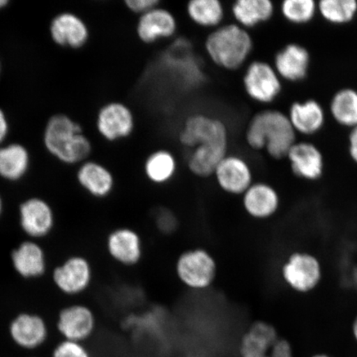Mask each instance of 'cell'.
Segmentation results:
<instances>
[{
	"mask_svg": "<svg viewBox=\"0 0 357 357\" xmlns=\"http://www.w3.org/2000/svg\"><path fill=\"white\" fill-rule=\"evenodd\" d=\"M43 142L49 153L67 165L82 164L92 153L91 142L80 125L65 114L48 120Z\"/></svg>",
	"mask_w": 357,
	"mask_h": 357,
	"instance_id": "2",
	"label": "cell"
},
{
	"mask_svg": "<svg viewBox=\"0 0 357 357\" xmlns=\"http://www.w3.org/2000/svg\"><path fill=\"white\" fill-rule=\"evenodd\" d=\"M351 284L357 291V265L352 268L351 272Z\"/></svg>",
	"mask_w": 357,
	"mask_h": 357,
	"instance_id": "37",
	"label": "cell"
},
{
	"mask_svg": "<svg viewBox=\"0 0 357 357\" xmlns=\"http://www.w3.org/2000/svg\"><path fill=\"white\" fill-rule=\"evenodd\" d=\"M186 13L195 25L212 31L222 25L225 19V8L220 0H190Z\"/></svg>",
	"mask_w": 357,
	"mask_h": 357,
	"instance_id": "27",
	"label": "cell"
},
{
	"mask_svg": "<svg viewBox=\"0 0 357 357\" xmlns=\"http://www.w3.org/2000/svg\"><path fill=\"white\" fill-rule=\"evenodd\" d=\"M178 172L177 159L172 151L160 149L151 153L145 160L144 174L150 184L164 186L172 182Z\"/></svg>",
	"mask_w": 357,
	"mask_h": 357,
	"instance_id": "23",
	"label": "cell"
},
{
	"mask_svg": "<svg viewBox=\"0 0 357 357\" xmlns=\"http://www.w3.org/2000/svg\"><path fill=\"white\" fill-rule=\"evenodd\" d=\"M253 40L248 30L235 22L222 24L207 36L205 51L213 63L222 70H238L253 50Z\"/></svg>",
	"mask_w": 357,
	"mask_h": 357,
	"instance_id": "3",
	"label": "cell"
},
{
	"mask_svg": "<svg viewBox=\"0 0 357 357\" xmlns=\"http://www.w3.org/2000/svg\"><path fill=\"white\" fill-rule=\"evenodd\" d=\"M178 142L191 150L229 146V128L220 119L204 113L193 114L183 123Z\"/></svg>",
	"mask_w": 357,
	"mask_h": 357,
	"instance_id": "5",
	"label": "cell"
},
{
	"mask_svg": "<svg viewBox=\"0 0 357 357\" xmlns=\"http://www.w3.org/2000/svg\"><path fill=\"white\" fill-rule=\"evenodd\" d=\"M30 167V155L26 147L19 144L0 146V178L17 182L24 178Z\"/></svg>",
	"mask_w": 357,
	"mask_h": 357,
	"instance_id": "25",
	"label": "cell"
},
{
	"mask_svg": "<svg viewBox=\"0 0 357 357\" xmlns=\"http://www.w3.org/2000/svg\"><path fill=\"white\" fill-rule=\"evenodd\" d=\"M268 357H294L292 345L284 338H279Z\"/></svg>",
	"mask_w": 357,
	"mask_h": 357,
	"instance_id": "34",
	"label": "cell"
},
{
	"mask_svg": "<svg viewBox=\"0 0 357 357\" xmlns=\"http://www.w3.org/2000/svg\"><path fill=\"white\" fill-rule=\"evenodd\" d=\"M287 158L292 172L296 176L314 181H318L323 176V155L314 144L309 142H296L289 150Z\"/></svg>",
	"mask_w": 357,
	"mask_h": 357,
	"instance_id": "21",
	"label": "cell"
},
{
	"mask_svg": "<svg viewBox=\"0 0 357 357\" xmlns=\"http://www.w3.org/2000/svg\"><path fill=\"white\" fill-rule=\"evenodd\" d=\"M278 330L264 320L249 326L241 338L239 352L242 357H267L279 339Z\"/></svg>",
	"mask_w": 357,
	"mask_h": 357,
	"instance_id": "20",
	"label": "cell"
},
{
	"mask_svg": "<svg viewBox=\"0 0 357 357\" xmlns=\"http://www.w3.org/2000/svg\"><path fill=\"white\" fill-rule=\"evenodd\" d=\"M311 357H332V356H329L328 354H317L314 356H312Z\"/></svg>",
	"mask_w": 357,
	"mask_h": 357,
	"instance_id": "41",
	"label": "cell"
},
{
	"mask_svg": "<svg viewBox=\"0 0 357 357\" xmlns=\"http://www.w3.org/2000/svg\"><path fill=\"white\" fill-rule=\"evenodd\" d=\"M213 177L218 188L231 197H241L255 182L248 160L234 154H229L221 160Z\"/></svg>",
	"mask_w": 357,
	"mask_h": 357,
	"instance_id": "10",
	"label": "cell"
},
{
	"mask_svg": "<svg viewBox=\"0 0 357 357\" xmlns=\"http://www.w3.org/2000/svg\"><path fill=\"white\" fill-rule=\"evenodd\" d=\"M124 4L129 11L140 17L160 6V0H126Z\"/></svg>",
	"mask_w": 357,
	"mask_h": 357,
	"instance_id": "33",
	"label": "cell"
},
{
	"mask_svg": "<svg viewBox=\"0 0 357 357\" xmlns=\"http://www.w3.org/2000/svg\"><path fill=\"white\" fill-rule=\"evenodd\" d=\"M19 225L28 239L39 241L47 238L56 226V214L46 199L37 196L22 201L17 209Z\"/></svg>",
	"mask_w": 357,
	"mask_h": 357,
	"instance_id": "9",
	"label": "cell"
},
{
	"mask_svg": "<svg viewBox=\"0 0 357 357\" xmlns=\"http://www.w3.org/2000/svg\"><path fill=\"white\" fill-rule=\"evenodd\" d=\"M243 84L250 99L261 104L273 102L281 91L278 73L273 66L265 61L252 62L245 71Z\"/></svg>",
	"mask_w": 357,
	"mask_h": 357,
	"instance_id": "12",
	"label": "cell"
},
{
	"mask_svg": "<svg viewBox=\"0 0 357 357\" xmlns=\"http://www.w3.org/2000/svg\"><path fill=\"white\" fill-rule=\"evenodd\" d=\"M8 1H6V0H0V10H2V8H6L8 6Z\"/></svg>",
	"mask_w": 357,
	"mask_h": 357,
	"instance_id": "40",
	"label": "cell"
},
{
	"mask_svg": "<svg viewBox=\"0 0 357 357\" xmlns=\"http://www.w3.org/2000/svg\"><path fill=\"white\" fill-rule=\"evenodd\" d=\"M4 208H6V205H4V200L1 194H0V220L3 216L4 213Z\"/></svg>",
	"mask_w": 357,
	"mask_h": 357,
	"instance_id": "39",
	"label": "cell"
},
{
	"mask_svg": "<svg viewBox=\"0 0 357 357\" xmlns=\"http://www.w3.org/2000/svg\"><path fill=\"white\" fill-rule=\"evenodd\" d=\"M349 142L351 158L357 164V127L352 129L349 137Z\"/></svg>",
	"mask_w": 357,
	"mask_h": 357,
	"instance_id": "36",
	"label": "cell"
},
{
	"mask_svg": "<svg viewBox=\"0 0 357 357\" xmlns=\"http://www.w3.org/2000/svg\"><path fill=\"white\" fill-rule=\"evenodd\" d=\"M136 119L132 110L122 102H110L98 113L96 128L105 140L114 142L130 137L135 130Z\"/></svg>",
	"mask_w": 357,
	"mask_h": 357,
	"instance_id": "13",
	"label": "cell"
},
{
	"mask_svg": "<svg viewBox=\"0 0 357 357\" xmlns=\"http://www.w3.org/2000/svg\"><path fill=\"white\" fill-rule=\"evenodd\" d=\"M296 133L288 116L278 110H265L250 121L245 141L251 149L266 150L271 158L281 159L296 144Z\"/></svg>",
	"mask_w": 357,
	"mask_h": 357,
	"instance_id": "1",
	"label": "cell"
},
{
	"mask_svg": "<svg viewBox=\"0 0 357 357\" xmlns=\"http://www.w3.org/2000/svg\"><path fill=\"white\" fill-rule=\"evenodd\" d=\"M178 29L176 17L167 8L158 6L138 19L136 33L144 44H153L173 37Z\"/></svg>",
	"mask_w": 357,
	"mask_h": 357,
	"instance_id": "17",
	"label": "cell"
},
{
	"mask_svg": "<svg viewBox=\"0 0 357 357\" xmlns=\"http://www.w3.org/2000/svg\"><path fill=\"white\" fill-rule=\"evenodd\" d=\"M105 248L111 260L126 269L139 266L144 260V236L131 226H118L111 229L106 235Z\"/></svg>",
	"mask_w": 357,
	"mask_h": 357,
	"instance_id": "7",
	"label": "cell"
},
{
	"mask_svg": "<svg viewBox=\"0 0 357 357\" xmlns=\"http://www.w3.org/2000/svg\"><path fill=\"white\" fill-rule=\"evenodd\" d=\"M351 333L352 336H354V340L357 343V314L355 316L354 321H352Z\"/></svg>",
	"mask_w": 357,
	"mask_h": 357,
	"instance_id": "38",
	"label": "cell"
},
{
	"mask_svg": "<svg viewBox=\"0 0 357 357\" xmlns=\"http://www.w3.org/2000/svg\"><path fill=\"white\" fill-rule=\"evenodd\" d=\"M153 225L160 234L171 236L176 234L180 229V218L172 208L167 206H159L153 213Z\"/></svg>",
	"mask_w": 357,
	"mask_h": 357,
	"instance_id": "31",
	"label": "cell"
},
{
	"mask_svg": "<svg viewBox=\"0 0 357 357\" xmlns=\"http://www.w3.org/2000/svg\"><path fill=\"white\" fill-rule=\"evenodd\" d=\"M96 327V312L84 303H71L58 312L56 328L64 340L83 343L93 336Z\"/></svg>",
	"mask_w": 357,
	"mask_h": 357,
	"instance_id": "11",
	"label": "cell"
},
{
	"mask_svg": "<svg viewBox=\"0 0 357 357\" xmlns=\"http://www.w3.org/2000/svg\"><path fill=\"white\" fill-rule=\"evenodd\" d=\"M274 10L271 0H236L231 6L235 24L247 30L270 20Z\"/></svg>",
	"mask_w": 357,
	"mask_h": 357,
	"instance_id": "24",
	"label": "cell"
},
{
	"mask_svg": "<svg viewBox=\"0 0 357 357\" xmlns=\"http://www.w3.org/2000/svg\"><path fill=\"white\" fill-rule=\"evenodd\" d=\"M50 35L53 42L61 47L79 49L88 43L89 30L79 16L62 13L52 20Z\"/></svg>",
	"mask_w": 357,
	"mask_h": 357,
	"instance_id": "19",
	"label": "cell"
},
{
	"mask_svg": "<svg viewBox=\"0 0 357 357\" xmlns=\"http://www.w3.org/2000/svg\"><path fill=\"white\" fill-rule=\"evenodd\" d=\"M241 204L245 215L252 220H271L280 211L281 200L273 185L264 181L254 182L241 196Z\"/></svg>",
	"mask_w": 357,
	"mask_h": 357,
	"instance_id": "14",
	"label": "cell"
},
{
	"mask_svg": "<svg viewBox=\"0 0 357 357\" xmlns=\"http://www.w3.org/2000/svg\"><path fill=\"white\" fill-rule=\"evenodd\" d=\"M289 119L296 132L311 135L323 128L325 114L322 106L311 100L290 107Z\"/></svg>",
	"mask_w": 357,
	"mask_h": 357,
	"instance_id": "26",
	"label": "cell"
},
{
	"mask_svg": "<svg viewBox=\"0 0 357 357\" xmlns=\"http://www.w3.org/2000/svg\"><path fill=\"white\" fill-rule=\"evenodd\" d=\"M77 180L79 185L93 199H108L115 191L114 173L105 165L93 160H86L80 165Z\"/></svg>",
	"mask_w": 357,
	"mask_h": 357,
	"instance_id": "18",
	"label": "cell"
},
{
	"mask_svg": "<svg viewBox=\"0 0 357 357\" xmlns=\"http://www.w3.org/2000/svg\"><path fill=\"white\" fill-rule=\"evenodd\" d=\"M10 261L17 275L25 280L43 278L47 270V257L38 241L26 239L12 250Z\"/></svg>",
	"mask_w": 357,
	"mask_h": 357,
	"instance_id": "16",
	"label": "cell"
},
{
	"mask_svg": "<svg viewBox=\"0 0 357 357\" xmlns=\"http://www.w3.org/2000/svg\"><path fill=\"white\" fill-rule=\"evenodd\" d=\"M1 69H2L1 61H0V75H1Z\"/></svg>",
	"mask_w": 357,
	"mask_h": 357,
	"instance_id": "42",
	"label": "cell"
},
{
	"mask_svg": "<svg viewBox=\"0 0 357 357\" xmlns=\"http://www.w3.org/2000/svg\"><path fill=\"white\" fill-rule=\"evenodd\" d=\"M310 61V53L305 47L289 44L276 54L274 68L280 77L289 82H298L305 78Z\"/></svg>",
	"mask_w": 357,
	"mask_h": 357,
	"instance_id": "22",
	"label": "cell"
},
{
	"mask_svg": "<svg viewBox=\"0 0 357 357\" xmlns=\"http://www.w3.org/2000/svg\"><path fill=\"white\" fill-rule=\"evenodd\" d=\"M268 357V356H267Z\"/></svg>",
	"mask_w": 357,
	"mask_h": 357,
	"instance_id": "43",
	"label": "cell"
},
{
	"mask_svg": "<svg viewBox=\"0 0 357 357\" xmlns=\"http://www.w3.org/2000/svg\"><path fill=\"white\" fill-rule=\"evenodd\" d=\"M8 131H10V125H8L6 115L4 114V112L0 109V145L6 139Z\"/></svg>",
	"mask_w": 357,
	"mask_h": 357,
	"instance_id": "35",
	"label": "cell"
},
{
	"mask_svg": "<svg viewBox=\"0 0 357 357\" xmlns=\"http://www.w3.org/2000/svg\"><path fill=\"white\" fill-rule=\"evenodd\" d=\"M280 278L287 287L298 294H309L323 279V266L319 259L305 251L290 253L280 266Z\"/></svg>",
	"mask_w": 357,
	"mask_h": 357,
	"instance_id": "6",
	"label": "cell"
},
{
	"mask_svg": "<svg viewBox=\"0 0 357 357\" xmlns=\"http://www.w3.org/2000/svg\"><path fill=\"white\" fill-rule=\"evenodd\" d=\"M52 357H91L82 342L63 340L56 346Z\"/></svg>",
	"mask_w": 357,
	"mask_h": 357,
	"instance_id": "32",
	"label": "cell"
},
{
	"mask_svg": "<svg viewBox=\"0 0 357 357\" xmlns=\"http://www.w3.org/2000/svg\"><path fill=\"white\" fill-rule=\"evenodd\" d=\"M319 11L324 19L332 24H342L354 20L357 12L356 0H322Z\"/></svg>",
	"mask_w": 357,
	"mask_h": 357,
	"instance_id": "29",
	"label": "cell"
},
{
	"mask_svg": "<svg viewBox=\"0 0 357 357\" xmlns=\"http://www.w3.org/2000/svg\"><path fill=\"white\" fill-rule=\"evenodd\" d=\"M317 8L314 0H285L281 6V11L289 22L301 24L314 17Z\"/></svg>",
	"mask_w": 357,
	"mask_h": 357,
	"instance_id": "30",
	"label": "cell"
},
{
	"mask_svg": "<svg viewBox=\"0 0 357 357\" xmlns=\"http://www.w3.org/2000/svg\"><path fill=\"white\" fill-rule=\"evenodd\" d=\"M174 273L182 287L191 292L203 293L216 283L220 265L211 250L197 245L178 254L174 263Z\"/></svg>",
	"mask_w": 357,
	"mask_h": 357,
	"instance_id": "4",
	"label": "cell"
},
{
	"mask_svg": "<svg viewBox=\"0 0 357 357\" xmlns=\"http://www.w3.org/2000/svg\"><path fill=\"white\" fill-rule=\"evenodd\" d=\"M8 334L13 342L22 349L35 350L47 342L48 324L41 315L22 312L11 320Z\"/></svg>",
	"mask_w": 357,
	"mask_h": 357,
	"instance_id": "15",
	"label": "cell"
},
{
	"mask_svg": "<svg viewBox=\"0 0 357 357\" xmlns=\"http://www.w3.org/2000/svg\"><path fill=\"white\" fill-rule=\"evenodd\" d=\"M95 271L92 263L82 255L67 257L52 273L53 284L67 296H78L86 293L91 287Z\"/></svg>",
	"mask_w": 357,
	"mask_h": 357,
	"instance_id": "8",
	"label": "cell"
},
{
	"mask_svg": "<svg viewBox=\"0 0 357 357\" xmlns=\"http://www.w3.org/2000/svg\"><path fill=\"white\" fill-rule=\"evenodd\" d=\"M330 110L334 119L342 126L357 127V92L352 89H343L337 92Z\"/></svg>",
	"mask_w": 357,
	"mask_h": 357,
	"instance_id": "28",
	"label": "cell"
}]
</instances>
